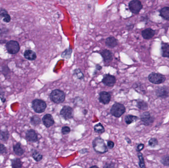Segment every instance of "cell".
Wrapping results in <instances>:
<instances>
[{"instance_id":"1","label":"cell","mask_w":169,"mask_h":168,"mask_svg":"<svg viewBox=\"0 0 169 168\" xmlns=\"http://www.w3.org/2000/svg\"><path fill=\"white\" fill-rule=\"evenodd\" d=\"M93 149L95 152L99 154H104L108 151L107 146L104 140L100 137H97L92 142Z\"/></svg>"},{"instance_id":"2","label":"cell","mask_w":169,"mask_h":168,"mask_svg":"<svg viewBox=\"0 0 169 168\" xmlns=\"http://www.w3.org/2000/svg\"><path fill=\"white\" fill-rule=\"evenodd\" d=\"M50 99L52 101L56 104H60L63 102L65 99L64 92L59 89H55L50 94Z\"/></svg>"},{"instance_id":"3","label":"cell","mask_w":169,"mask_h":168,"mask_svg":"<svg viewBox=\"0 0 169 168\" xmlns=\"http://www.w3.org/2000/svg\"><path fill=\"white\" fill-rule=\"evenodd\" d=\"M126 112V108L123 104L115 102L110 109L111 114L115 118H120Z\"/></svg>"},{"instance_id":"4","label":"cell","mask_w":169,"mask_h":168,"mask_svg":"<svg viewBox=\"0 0 169 168\" xmlns=\"http://www.w3.org/2000/svg\"><path fill=\"white\" fill-rule=\"evenodd\" d=\"M46 102L41 99H35L32 102V108L36 113H44L46 109Z\"/></svg>"},{"instance_id":"5","label":"cell","mask_w":169,"mask_h":168,"mask_svg":"<svg viewBox=\"0 0 169 168\" xmlns=\"http://www.w3.org/2000/svg\"><path fill=\"white\" fill-rule=\"evenodd\" d=\"M148 80L153 84H160L166 81V77L159 73H152L148 76Z\"/></svg>"},{"instance_id":"6","label":"cell","mask_w":169,"mask_h":168,"mask_svg":"<svg viewBox=\"0 0 169 168\" xmlns=\"http://www.w3.org/2000/svg\"><path fill=\"white\" fill-rule=\"evenodd\" d=\"M129 8L133 13L137 14L143 9V5L139 0H132L129 3Z\"/></svg>"},{"instance_id":"7","label":"cell","mask_w":169,"mask_h":168,"mask_svg":"<svg viewBox=\"0 0 169 168\" xmlns=\"http://www.w3.org/2000/svg\"><path fill=\"white\" fill-rule=\"evenodd\" d=\"M6 49L9 54H15L19 51V45L15 40H10L6 44Z\"/></svg>"},{"instance_id":"8","label":"cell","mask_w":169,"mask_h":168,"mask_svg":"<svg viewBox=\"0 0 169 168\" xmlns=\"http://www.w3.org/2000/svg\"><path fill=\"white\" fill-rule=\"evenodd\" d=\"M60 115L65 119L69 120L72 118L74 115V111L73 108L68 106H64L60 112Z\"/></svg>"},{"instance_id":"9","label":"cell","mask_w":169,"mask_h":168,"mask_svg":"<svg viewBox=\"0 0 169 168\" xmlns=\"http://www.w3.org/2000/svg\"><path fill=\"white\" fill-rule=\"evenodd\" d=\"M140 119L144 125L150 126L154 122L155 118L149 112H146L140 115Z\"/></svg>"},{"instance_id":"10","label":"cell","mask_w":169,"mask_h":168,"mask_svg":"<svg viewBox=\"0 0 169 168\" xmlns=\"http://www.w3.org/2000/svg\"><path fill=\"white\" fill-rule=\"evenodd\" d=\"M156 95L157 97L162 99H165L169 97V90L167 87H159L156 90Z\"/></svg>"},{"instance_id":"11","label":"cell","mask_w":169,"mask_h":168,"mask_svg":"<svg viewBox=\"0 0 169 168\" xmlns=\"http://www.w3.org/2000/svg\"><path fill=\"white\" fill-rule=\"evenodd\" d=\"M116 81L115 77L114 76L109 75V74L105 75L102 80V83L104 85L108 87H113L115 84L116 83Z\"/></svg>"},{"instance_id":"12","label":"cell","mask_w":169,"mask_h":168,"mask_svg":"<svg viewBox=\"0 0 169 168\" xmlns=\"http://www.w3.org/2000/svg\"><path fill=\"white\" fill-rule=\"evenodd\" d=\"M25 138L31 143H36L38 140V137L35 130L30 129L27 131L25 134Z\"/></svg>"},{"instance_id":"13","label":"cell","mask_w":169,"mask_h":168,"mask_svg":"<svg viewBox=\"0 0 169 168\" xmlns=\"http://www.w3.org/2000/svg\"><path fill=\"white\" fill-rule=\"evenodd\" d=\"M111 95L109 92L102 91L99 94V101L103 105L109 104L111 100Z\"/></svg>"},{"instance_id":"14","label":"cell","mask_w":169,"mask_h":168,"mask_svg":"<svg viewBox=\"0 0 169 168\" xmlns=\"http://www.w3.org/2000/svg\"><path fill=\"white\" fill-rule=\"evenodd\" d=\"M42 122L46 128H50L55 124V121L52 115L50 114H46L43 116Z\"/></svg>"},{"instance_id":"15","label":"cell","mask_w":169,"mask_h":168,"mask_svg":"<svg viewBox=\"0 0 169 168\" xmlns=\"http://www.w3.org/2000/svg\"><path fill=\"white\" fill-rule=\"evenodd\" d=\"M155 34H156V32H155V30H153L150 28H147L141 32V35H142L143 38L145 39H147V40L152 38L155 36Z\"/></svg>"},{"instance_id":"16","label":"cell","mask_w":169,"mask_h":168,"mask_svg":"<svg viewBox=\"0 0 169 168\" xmlns=\"http://www.w3.org/2000/svg\"><path fill=\"white\" fill-rule=\"evenodd\" d=\"M101 54L105 62L110 63L112 61L113 54L110 51L107 50H103L101 51Z\"/></svg>"},{"instance_id":"17","label":"cell","mask_w":169,"mask_h":168,"mask_svg":"<svg viewBox=\"0 0 169 168\" xmlns=\"http://www.w3.org/2000/svg\"><path fill=\"white\" fill-rule=\"evenodd\" d=\"M161 55L162 57L169 58V44L162 42L161 46Z\"/></svg>"},{"instance_id":"18","label":"cell","mask_w":169,"mask_h":168,"mask_svg":"<svg viewBox=\"0 0 169 168\" xmlns=\"http://www.w3.org/2000/svg\"><path fill=\"white\" fill-rule=\"evenodd\" d=\"M13 150L16 155L22 156L25 153V151L21 146V144L17 143L13 145Z\"/></svg>"},{"instance_id":"19","label":"cell","mask_w":169,"mask_h":168,"mask_svg":"<svg viewBox=\"0 0 169 168\" xmlns=\"http://www.w3.org/2000/svg\"><path fill=\"white\" fill-rule=\"evenodd\" d=\"M0 18H2L3 21L6 23H8L11 20V16L4 8H0Z\"/></svg>"},{"instance_id":"20","label":"cell","mask_w":169,"mask_h":168,"mask_svg":"<svg viewBox=\"0 0 169 168\" xmlns=\"http://www.w3.org/2000/svg\"><path fill=\"white\" fill-rule=\"evenodd\" d=\"M24 56L27 60H30V61H33L36 59L37 55L33 51L28 50L25 51V53H24Z\"/></svg>"},{"instance_id":"21","label":"cell","mask_w":169,"mask_h":168,"mask_svg":"<svg viewBox=\"0 0 169 168\" xmlns=\"http://www.w3.org/2000/svg\"><path fill=\"white\" fill-rule=\"evenodd\" d=\"M118 40L114 37H108L106 40V45L110 48H114L118 45Z\"/></svg>"},{"instance_id":"22","label":"cell","mask_w":169,"mask_h":168,"mask_svg":"<svg viewBox=\"0 0 169 168\" xmlns=\"http://www.w3.org/2000/svg\"><path fill=\"white\" fill-rule=\"evenodd\" d=\"M160 15L164 19L169 20V7H166L161 8L160 11Z\"/></svg>"},{"instance_id":"23","label":"cell","mask_w":169,"mask_h":168,"mask_svg":"<svg viewBox=\"0 0 169 168\" xmlns=\"http://www.w3.org/2000/svg\"><path fill=\"white\" fill-rule=\"evenodd\" d=\"M9 138V133L8 130H0V139L3 142H7Z\"/></svg>"},{"instance_id":"24","label":"cell","mask_w":169,"mask_h":168,"mask_svg":"<svg viewBox=\"0 0 169 168\" xmlns=\"http://www.w3.org/2000/svg\"><path fill=\"white\" fill-rule=\"evenodd\" d=\"M138 119H139V118L137 116L130 115V114L126 115L125 116V119H124L125 122L127 125L131 124V123L136 122Z\"/></svg>"},{"instance_id":"25","label":"cell","mask_w":169,"mask_h":168,"mask_svg":"<svg viewBox=\"0 0 169 168\" xmlns=\"http://www.w3.org/2000/svg\"><path fill=\"white\" fill-rule=\"evenodd\" d=\"M12 167L13 168H22L23 163L20 158H14L11 160Z\"/></svg>"},{"instance_id":"26","label":"cell","mask_w":169,"mask_h":168,"mask_svg":"<svg viewBox=\"0 0 169 168\" xmlns=\"http://www.w3.org/2000/svg\"><path fill=\"white\" fill-rule=\"evenodd\" d=\"M32 157L36 162H39L43 159V155L36 150H32Z\"/></svg>"},{"instance_id":"27","label":"cell","mask_w":169,"mask_h":168,"mask_svg":"<svg viewBox=\"0 0 169 168\" xmlns=\"http://www.w3.org/2000/svg\"><path fill=\"white\" fill-rule=\"evenodd\" d=\"M41 122V120L40 118L37 115H33L32 116L31 118H30V123L32 125L34 126L39 125Z\"/></svg>"},{"instance_id":"28","label":"cell","mask_w":169,"mask_h":168,"mask_svg":"<svg viewBox=\"0 0 169 168\" xmlns=\"http://www.w3.org/2000/svg\"><path fill=\"white\" fill-rule=\"evenodd\" d=\"M137 107L142 111H145L148 108V104L144 101H139L137 102Z\"/></svg>"},{"instance_id":"29","label":"cell","mask_w":169,"mask_h":168,"mask_svg":"<svg viewBox=\"0 0 169 168\" xmlns=\"http://www.w3.org/2000/svg\"><path fill=\"white\" fill-rule=\"evenodd\" d=\"M94 131L98 134H103L105 132V129L102 124L99 123L94 126Z\"/></svg>"},{"instance_id":"30","label":"cell","mask_w":169,"mask_h":168,"mask_svg":"<svg viewBox=\"0 0 169 168\" xmlns=\"http://www.w3.org/2000/svg\"><path fill=\"white\" fill-rule=\"evenodd\" d=\"M138 157L139 159V166L141 168H145V165L144 160L143 154L140 152H138Z\"/></svg>"},{"instance_id":"31","label":"cell","mask_w":169,"mask_h":168,"mask_svg":"<svg viewBox=\"0 0 169 168\" xmlns=\"http://www.w3.org/2000/svg\"><path fill=\"white\" fill-rule=\"evenodd\" d=\"M160 162L164 166L169 167V155H167L162 157Z\"/></svg>"},{"instance_id":"32","label":"cell","mask_w":169,"mask_h":168,"mask_svg":"<svg viewBox=\"0 0 169 168\" xmlns=\"http://www.w3.org/2000/svg\"><path fill=\"white\" fill-rule=\"evenodd\" d=\"M158 144V141L156 138H152L148 141V145L151 147H154Z\"/></svg>"},{"instance_id":"33","label":"cell","mask_w":169,"mask_h":168,"mask_svg":"<svg viewBox=\"0 0 169 168\" xmlns=\"http://www.w3.org/2000/svg\"><path fill=\"white\" fill-rule=\"evenodd\" d=\"M74 75H75L77 78L81 80L83 79L84 77L83 74L80 69H76L74 71Z\"/></svg>"},{"instance_id":"34","label":"cell","mask_w":169,"mask_h":168,"mask_svg":"<svg viewBox=\"0 0 169 168\" xmlns=\"http://www.w3.org/2000/svg\"><path fill=\"white\" fill-rule=\"evenodd\" d=\"M71 131V129L69 127L63 126L62 129V133L63 135L68 134Z\"/></svg>"},{"instance_id":"35","label":"cell","mask_w":169,"mask_h":168,"mask_svg":"<svg viewBox=\"0 0 169 168\" xmlns=\"http://www.w3.org/2000/svg\"><path fill=\"white\" fill-rule=\"evenodd\" d=\"M11 72V71L9 70L8 67H4L3 68L2 73L5 76H7L8 75H9Z\"/></svg>"},{"instance_id":"36","label":"cell","mask_w":169,"mask_h":168,"mask_svg":"<svg viewBox=\"0 0 169 168\" xmlns=\"http://www.w3.org/2000/svg\"><path fill=\"white\" fill-rule=\"evenodd\" d=\"M7 152V147L3 144L0 143V154H5Z\"/></svg>"},{"instance_id":"37","label":"cell","mask_w":169,"mask_h":168,"mask_svg":"<svg viewBox=\"0 0 169 168\" xmlns=\"http://www.w3.org/2000/svg\"><path fill=\"white\" fill-rule=\"evenodd\" d=\"M144 147V145L143 144H138L137 145V147H136V151L137 152H140Z\"/></svg>"},{"instance_id":"38","label":"cell","mask_w":169,"mask_h":168,"mask_svg":"<svg viewBox=\"0 0 169 168\" xmlns=\"http://www.w3.org/2000/svg\"><path fill=\"white\" fill-rule=\"evenodd\" d=\"M107 144V147H108V149H110V150L112 149L115 146L114 143L111 140L108 141Z\"/></svg>"},{"instance_id":"39","label":"cell","mask_w":169,"mask_h":168,"mask_svg":"<svg viewBox=\"0 0 169 168\" xmlns=\"http://www.w3.org/2000/svg\"><path fill=\"white\" fill-rule=\"evenodd\" d=\"M104 168H112V167H115L114 164H106L105 166H104Z\"/></svg>"},{"instance_id":"40","label":"cell","mask_w":169,"mask_h":168,"mask_svg":"<svg viewBox=\"0 0 169 168\" xmlns=\"http://www.w3.org/2000/svg\"><path fill=\"white\" fill-rule=\"evenodd\" d=\"M125 139L126 140V142L129 144H131V143H132V141H131V139H130L129 138H128V137H126V138H125Z\"/></svg>"},{"instance_id":"41","label":"cell","mask_w":169,"mask_h":168,"mask_svg":"<svg viewBox=\"0 0 169 168\" xmlns=\"http://www.w3.org/2000/svg\"><path fill=\"white\" fill-rule=\"evenodd\" d=\"M96 69L98 70H101V69L102 67H101L100 65H96Z\"/></svg>"},{"instance_id":"42","label":"cell","mask_w":169,"mask_h":168,"mask_svg":"<svg viewBox=\"0 0 169 168\" xmlns=\"http://www.w3.org/2000/svg\"><path fill=\"white\" fill-rule=\"evenodd\" d=\"M94 167H96V168H98V167H97L96 166H92L91 168H94Z\"/></svg>"}]
</instances>
